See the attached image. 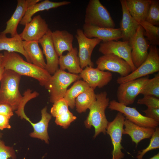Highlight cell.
I'll return each mask as SVG.
<instances>
[{"label":"cell","instance_id":"28","mask_svg":"<svg viewBox=\"0 0 159 159\" xmlns=\"http://www.w3.org/2000/svg\"><path fill=\"white\" fill-rule=\"evenodd\" d=\"M96 95L94 90L90 87L79 95L75 100L77 111L79 113H81L89 109L96 100Z\"/></svg>","mask_w":159,"mask_h":159},{"label":"cell","instance_id":"4","mask_svg":"<svg viewBox=\"0 0 159 159\" xmlns=\"http://www.w3.org/2000/svg\"><path fill=\"white\" fill-rule=\"evenodd\" d=\"M84 24L114 28L115 24L109 12L99 0H90L87 6Z\"/></svg>","mask_w":159,"mask_h":159},{"label":"cell","instance_id":"13","mask_svg":"<svg viewBox=\"0 0 159 159\" xmlns=\"http://www.w3.org/2000/svg\"><path fill=\"white\" fill-rule=\"evenodd\" d=\"M98 51L103 55L113 54L123 59L129 64L132 72L136 69L132 60L131 48L128 41L112 40L102 42Z\"/></svg>","mask_w":159,"mask_h":159},{"label":"cell","instance_id":"39","mask_svg":"<svg viewBox=\"0 0 159 159\" xmlns=\"http://www.w3.org/2000/svg\"><path fill=\"white\" fill-rule=\"evenodd\" d=\"M142 111L145 113V117L159 122V108L148 107Z\"/></svg>","mask_w":159,"mask_h":159},{"label":"cell","instance_id":"40","mask_svg":"<svg viewBox=\"0 0 159 159\" xmlns=\"http://www.w3.org/2000/svg\"><path fill=\"white\" fill-rule=\"evenodd\" d=\"M11 107L6 103H0V114L4 115L9 119L14 115Z\"/></svg>","mask_w":159,"mask_h":159},{"label":"cell","instance_id":"44","mask_svg":"<svg viewBox=\"0 0 159 159\" xmlns=\"http://www.w3.org/2000/svg\"><path fill=\"white\" fill-rule=\"evenodd\" d=\"M1 136H2L0 132V139L1 138Z\"/></svg>","mask_w":159,"mask_h":159},{"label":"cell","instance_id":"8","mask_svg":"<svg viewBox=\"0 0 159 159\" xmlns=\"http://www.w3.org/2000/svg\"><path fill=\"white\" fill-rule=\"evenodd\" d=\"M108 106L110 110L121 112L126 119L139 126L155 129L159 124V122L142 115L135 107H128L115 100L110 101Z\"/></svg>","mask_w":159,"mask_h":159},{"label":"cell","instance_id":"24","mask_svg":"<svg viewBox=\"0 0 159 159\" xmlns=\"http://www.w3.org/2000/svg\"><path fill=\"white\" fill-rule=\"evenodd\" d=\"M70 3L71 2L68 1L53 2L49 0H45L40 2L37 3L28 8L19 24L25 26L26 23L31 21L32 16L38 12L48 10L52 9L67 5Z\"/></svg>","mask_w":159,"mask_h":159},{"label":"cell","instance_id":"36","mask_svg":"<svg viewBox=\"0 0 159 159\" xmlns=\"http://www.w3.org/2000/svg\"><path fill=\"white\" fill-rule=\"evenodd\" d=\"M76 118V117L69 110L67 113L56 117L55 122L57 125L65 129L67 128L71 123Z\"/></svg>","mask_w":159,"mask_h":159},{"label":"cell","instance_id":"26","mask_svg":"<svg viewBox=\"0 0 159 159\" xmlns=\"http://www.w3.org/2000/svg\"><path fill=\"white\" fill-rule=\"evenodd\" d=\"M152 0H125L127 9L139 24L145 21Z\"/></svg>","mask_w":159,"mask_h":159},{"label":"cell","instance_id":"3","mask_svg":"<svg viewBox=\"0 0 159 159\" xmlns=\"http://www.w3.org/2000/svg\"><path fill=\"white\" fill-rule=\"evenodd\" d=\"M107 96L105 91L96 95V100L89 109V113L85 122L86 128H90L92 126L94 127V138L101 132L105 134L106 133L108 122L105 112L110 102L109 99Z\"/></svg>","mask_w":159,"mask_h":159},{"label":"cell","instance_id":"32","mask_svg":"<svg viewBox=\"0 0 159 159\" xmlns=\"http://www.w3.org/2000/svg\"><path fill=\"white\" fill-rule=\"evenodd\" d=\"M145 21L153 25L159 26V0H152Z\"/></svg>","mask_w":159,"mask_h":159},{"label":"cell","instance_id":"23","mask_svg":"<svg viewBox=\"0 0 159 159\" xmlns=\"http://www.w3.org/2000/svg\"><path fill=\"white\" fill-rule=\"evenodd\" d=\"M23 42L19 34L9 38L6 35L0 32V52L4 50L9 52L20 53L25 57L27 62L32 63L24 49Z\"/></svg>","mask_w":159,"mask_h":159},{"label":"cell","instance_id":"9","mask_svg":"<svg viewBox=\"0 0 159 159\" xmlns=\"http://www.w3.org/2000/svg\"><path fill=\"white\" fill-rule=\"evenodd\" d=\"M149 79L148 75L120 84L117 91L118 102L126 106L132 104Z\"/></svg>","mask_w":159,"mask_h":159},{"label":"cell","instance_id":"14","mask_svg":"<svg viewBox=\"0 0 159 159\" xmlns=\"http://www.w3.org/2000/svg\"><path fill=\"white\" fill-rule=\"evenodd\" d=\"M49 29L45 20L39 15L26 23L22 32L19 34L23 41H38L47 33Z\"/></svg>","mask_w":159,"mask_h":159},{"label":"cell","instance_id":"27","mask_svg":"<svg viewBox=\"0 0 159 159\" xmlns=\"http://www.w3.org/2000/svg\"><path fill=\"white\" fill-rule=\"evenodd\" d=\"M23 42L24 49L31 63L40 67L45 69L46 64L38 41H23Z\"/></svg>","mask_w":159,"mask_h":159},{"label":"cell","instance_id":"35","mask_svg":"<svg viewBox=\"0 0 159 159\" xmlns=\"http://www.w3.org/2000/svg\"><path fill=\"white\" fill-rule=\"evenodd\" d=\"M69 105L65 99L63 98L54 103L50 110L51 115L54 117L65 114L69 110Z\"/></svg>","mask_w":159,"mask_h":159},{"label":"cell","instance_id":"29","mask_svg":"<svg viewBox=\"0 0 159 159\" xmlns=\"http://www.w3.org/2000/svg\"><path fill=\"white\" fill-rule=\"evenodd\" d=\"M90 87L85 82L79 80L76 81L70 88L67 90L64 98L71 109H73L75 107V100L77 97Z\"/></svg>","mask_w":159,"mask_h":159},{"label":"cell","instance_id":"10","mask_svg":"<svg viewBox=\"0 0 159 159\" xmlns=\"http://www.w3.org/2000/svg\"><path fill=\"white\" fill-rule=\"evenodd\" d=\"M144 33L143 28L139 25L134 35L128 41L131 48L132 60L136 68L145 60L148 53L150 46Z\"/></svg>","mask_w":159,"mask_h":159},{"label":"cell","instance_id":"30","mask_svg":"<svg viewBox=\"0 0 159 159\" xmlns=\"http://www.w3.org/2000/svg\"><path fill=\"white\" fill-rule=\"evenodd\" d=\"M145 31L144 34L146 36L151 45H159V27L153 25L146 21L139 23Z\"/></svg>","mask_w":159,"mask_h":159},{"label":"cell","instance_id":"17","mask_svg":"<svg viewBox=\"0 0 159 159\" xmlns=\"http://www.w3.org/2000/svg\"><path fill=\"white\" fill-rule=\"evenodd\" d=\"M41 1L40 0H18L16 9L10 19L6 22L5 29L1 32L6 35L9 34L11 37L18 34V25L24 16L28 8L30 6Z\"/></svg>","mask_w":159,"mask_h":159},{"label":"cell","instance_id":"1","mask_svg":"<svg viewBox=\"0 0 159 159\" xmlns=\"http://www.w3.org/2000/svg\"><path fill=\"white\" fill-rule=\"evenodd\" d=\"M3 54V64L5 69L34 78L47 89L52 75L45 69L26 61L17 53L4 51Z\"/></svg>","mask_w":159,"mask_h":159},{"label":"cell","instance_id":"34","mask_svg":"<svg viewBox=\"0 0 159 159\" xmlns=\"http://www.w3.org/2000/svg\"><path fill=\"white\" fill-rule=\"evenodd\" d=\"M30 89H28L24 93L21 102L18 109L15 111L16 113L21 119H23L26 116L24 110L25 106L29 100L38 96L39 94L34 91L32 92Z\"/></svg>","mask_w":159,"mask_h":159},{"label":"cell","instance_id":"16","mask_svg":"<svg viewBox=\"0 0 159 159\" xmlns=\"http://www.w3.org/2000/svg\"><path fill=\"white\" fill-rule=\"evenodd\" d=\"M79 75L90 87L94 90L97 87L101 88L106 85L112 77V73L109 71L89 66L86 67Z\"/></svg>","mask_w":159,"mask_h":159},{"label":"cell","instance_id":"6","mask_svg":"<svg viewBox=\"0 0 159 159\" xmlns=\"http://www.w3.org/2000/svg\"><path fill=\"white\" fill-rule=\"evenodd\" d=\"M159 71V55L156 46L150 45L145 60L134 71L124 77H118L117 83L119 85L148 76Z\"/></svg>","mask_w":159,"mask_h":159},{"label":"cell","instance_id":"21","mask_svg":"<svg viewBox=\"0 0 159 159\" xmlns=\"http://www.w3.org/2000/svg\"><path fill=\"white\" fill-rule=\"evenodd\" d=\"M124 126L125 128L123 134L129 135L132 141L136 145L142 140L151 138L155 130L154 128L139 126L126 119Z\"/></svg>","mask_w":159,"mask_h":159},{"label":"cell","instance_id":"42","mask_svg":"<svg viewBox=\"0 0 159 159\" xmlns=\"http://www.w3.org/2000/svg\"><path fill=\"white\" fill-rule=\"evenodd\" d=\"M3 54L0 53V82L5 70L3 64Z\"/></svg>","mask_w":159,"mask_h":159},{"label":"cell","instance_id":"33","mask_svg":"<svg viewBox=\"0 0 159 159\" xmlns=\"http://www.w3.org/2000/svg\"><path fill=\"white\" fill-rule=\"evenodd\" d=\"M159 148V128H155L154 132L151 137L149 145L145 149L139 151L137 155V159H142L144 155L147 152Z\"/></svg>","mask_w":159,"mask_h":159},{"label":"cell","instance_id":"15","mask_svg":"<svg viewBox=\"0 0 159 159\" xmlns=\"http://www.w3.org/2000/svg\"><path fill=\"white\" fill-rule=\"evenodd\" d=\"M52 31L49 29L47 33L38 42L41 45L47 61L45 69L53 75L59 69V57L53 45L52 38Z\"/></svg>","mask_w":159,"mask_h":159},{"label":"cell","instance_id":"2","mask_svg":"<svg viewBox=\"0 0 159 159\" xmlns=\"http://www.w3.org/2000/svg\"><path fill=\"white\" fill-rule=\"evenodd\" d=\"M21 76L13 71L5 69L0 82V103L8 104L13 111L18 109L22 99L19 90Z\"/></svg>","mask_w":159,"mask_h":159},{"label":"cell","instance_id":"12","mask_svg":"<svg viewBox=\"0 0 159 159\" xmlns=\"http://www.w3.org/2000/svg\"><path fill=\"white\" fill-rule=\"evenodd\" d=\"M97 68L104 71L117 73L121 77L128 75L132 72L131 67L125 60L113 54L103 55L96 62Z\"/></svg>","mask_w":159,"mask_h":159},{"label":"cell","instance_id":"41","mask_svg":"<svg viewBox=\"0 0 159 159\" xmlns=\"http://www.w3.org/2000/svg\"><path fill=\"white\" fill-rule=\"evenodd\" d=\"M9 119L6 116L0 114V130L5 128L10 129L11 126L9 122Z\"/></svg>","mask_w":159,"mask_h":159},{"label":"cell","instance_id":"25","mask_svg":"<svg viewBox=\"0 0 159 159\" xmlns=\"http://www.w3.org/2000/svg\"><path fill=\"white\" fill-rule=\"evenodd\" d=\"M59 65L60 70L67 69L71 73L77 74H80L83 69L80 67L77 48L74 47L66 54L60 56Z\"/></svg>","mask_w":159,"mask_h":159},{"label":"cell","instance_id":"18","mask_svg":"<svg viewBox=\"0 0 159 159\" xmlns=\"http://www.w3.org/2000/svg\"><path fill=\"white\" fill-rule=\"evenodd\" d=\"M82 30L87 37L98 38L102 42L116 41L122 38L120 28L102 27L84 24Z\"/></svg>","mask_w":159,"mask_h":159},{"label":"cell","instance_id":"43","mask_svg":"<svg viewBox=\"0 0 159 159\" xmlns=\"http://www.w3.org/2000/svg\"><path fill=\"white\" fill-rule=\"evenodd\" d=\"M149 159H159V153H158Z\"/></svg>","mask_w":159,"mask_h":159},{"label":"cell","instance_id":"22","mask_svg":"<svg viewBox=\"0 0 159 159\" xmlns=\"http://www.w3.org/2000/svg\"><path fill=\"white\" fill-rule=\"evenodd\" d=\"M41 114V119L38 122L32 123L28 117L26 120L31 124L34 129L33 132L29 134L30 136L44 140L46 143L48 144L49 137L47 129L48 124L52 115L47 112V107L42 110Z\"/></svg>","mask_w":159,"mask_h":159},{"label":"cell","instance_id":"37","mask_svg":"<svg viewBox=\"0 0 159 159\" xmlns=\"http://www.w3.org/2000/svg\"><path fill=\"white\" fill-rule=\"evenodd\" d=\"M16 158L13 148L6 146L4 142L0 140V159H16Z\"/></svg>","mask_w":159,"mask_h":159},{"label":"cell","instance_id":"38","mask_svg":"<svg viewBox=\"0 0 159 159\" xmlns=\"http://www.w3.org/2000/svg\"><path fill=\"white\" fill-rule=\"evenodd\" d=\"M137 103L145 105L148 107L159 108V98L151 95H144L143 98L138 100Z\"/></svg>","mask_w":159,"mask_h":159},{"label":"cell","instance_id":"20","mask_svg":"<svg viewBox=\"0 0 159 159\" xmlns=\"http://www.w3.org/2000/svg\"><path fill=\"white\" fill-rule=\"evenodd\" d=\"M52 38L55 50L59 56L64 52L71 51L73 48V35L65 30H56L52 32Z\"/></svg>","mask_w":159,"mask_h":159},{"label":"cell","instance_id":"7","mask_svg":"<svg viewBox=\"0 0 159 159\" xmlns=\"http://www.w3.org/2000/svg\"><path fill=\"white\" fill-rule=\"evenodd\" d=\"M125 119L123 114L119 112L114 120L107 124L106 132L110 136L113 146L112 159H122L124 157L121 142Z\"/></svg>","mask_w":159,"mask_h":159},{"label":"cell","instance_id":"19","mask_svg":"<svg viewBox=\"0 0 159 159\" xmlns=\"http://www.w3.org/2000/svg\"><path fill=\"white\" fill-rule=\"evenodd\" d=\"M122 9V17L120 28L123 41H128L135 34L139 24L131 16L126 6L125 0L120 1Z\"/></svg>","mask_w":159,"mask_h":159},{"label":"cell","instance_id":"11","mask_svg":"<svg viewBox=\"0 0 159 159\" xmlns=\"http://www.w3.org/2000/svg\"><path fill=\"white\" fill-rule=\"evenodd\" d=\"M76 38L78 44V56L81 68L83 69L87 66L93 67L94 64L91 59L92 54L95 47L102 40L87 37L82 29H80L77 30Z\"/></svg>","mask_w":159,"mask_h":159},{"label":"cell","instance_id":"31","mask_svg":"<svg viewBox=\"0 0 159 159\" xmlns=\"http://www.w3.org/2000/svg\"><path fill=\"white\" fill-rule=\"evenodd\" d=\"M143 95H149L159 98V73L149 79L145 83L140 94Z\"/></svg>","mask_w":159,"mask_h":159},{"label":"cell","instance_id":"5","mask_svg":"<svg viewBox=\"0 0 159 159\" xmlns=\"http://www.w3.org/2000/svg\"><path fill=\"white\" fill-rule=\"evenodd\" d=\"M81 79L79 74L59 69L52 76L47 89L49 92V101L54 103L64 98L68 87L72 83Z\"/></svg>","mask_w":159,"mask_h":159}]
</instances>
